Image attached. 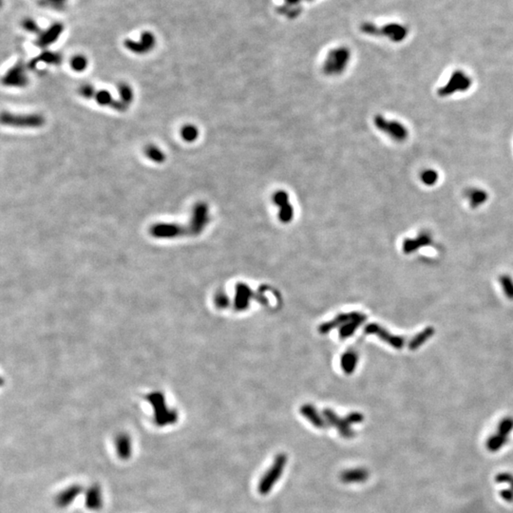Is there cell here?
Returning a JSON list of instances; mask_svg holds the SVG:
<instances>
[{
  "mask_svg": "<svg viewBox=\"0 0 513 513\" xmlns=\"http://www.w3.org/2000/svg\"><path fill=\"white\" fill-rule=\"evenodd\" d=\"M287 464V455L285 453H278L275 457L273 463L269 469L261 478L258 484V492L261 495H267L270 493L274 486L277 484L279 478L281 477L285 467Z\"/></svg>",
  "mask_w": 513,
  "mask_h": 513,
  "instance_id": "1",
  "label": "cell"
},
{
  "mask_svg": "<svg viewBox=\"0 0 513 513\" xmlns=\"http://www.w3.org/2000/svg\"><path fill=\"white\" fill-rule=\"evenodd\" d=\"M351 59V51L346 47H339L328 53L323 63V71L329 76L341 74L347 68Z\"/></svg>",
  "mask_w": 513,
  "mask_h": 513,
  "instance_id": "2",
  "label": "cell"
},
{
  "mask_svg": "<svg viewBox=\"0 0 513 513\" xmlns=\"http://www.w3.org/2000/svg\"><path fill=\"white\" fill-rule=\"evenodd\" d=\"M1 122L3 125L14 128H36L42 127L45 119L40 114H14L3 111Z\"/></svg>",
  "mask_w": 513,
  "mask_h": 513,
  "instance_id": "3",
  "label": "cell"
},
{
  "mask_svg": "<svg viewBox=\"0 0 513 513\" xmlns=\"http://www.w3.org/2000/svg\"><path fill=\"white\" fill-rule=\"evenodd\" d=\"M374 122L378 129L396 142H404L409 136L406 127L400 122L388 120L382 115H377Z\"/></svg>",
  "mask_w": 513,
  "mask_h": 513,
  "instance_id": "4",
  "label": "cell"
},
{
  "mask_svg": "<svg viewBox=\"0 0 513 513\" xmlns=\"http://www.w3.org/2000/svg\"><path fill=\"white\" fill-rule=\"evenodd\" d=\"M472 84L471 79L462 71H455L449 77L447 84L438 90V95L441 97L450 96L455 93L466 92Z\"/></svg>",
  "mask_w": 513,
  "mask_h": 513,
  "instance_id": "5",
  "label": "cell"
},
{
  "mask_svg": "<svg viewBox=\"0 0 513 513\" xmlns=\"http://www.w3.org/2000/svg\"><path fill=\"white\" fill-rule=\"evenodd\" d=\"M209 221V208L206 203H198L193 207L192 216L189 221V234L198 235Z\"/></svg>",
  "mask_w": 513,
  "mask_h": 513,
  "instance_id": "6",
  "label": "cell"
},
{
  "mask_svg": "<svg viewBox=\"0 0 513 513\" xmlns=\"http://www.w3.org/2000/svg\"><path fill=\"white\" fill-rule=\"evenodd\" d=\"M272 201L278 207L279 221L284 223L292 221L294 217V207L290 203L288 193L284 190H278L273 194Z\"/></svg>",
  "mask_w": 513,
  "mask_h": 513,
  "instance_id": "7",
  "label": "cell"
},
{
  "mask_svg": "<svg viewBox=\"0 0 513 513\" xmlns=\"http://www.w3.org/2000/svg\"><path fill=\"white\" fill-rule=\"evenodd\" d=\"M124 44H125V47L128 50H130L131 52H134L137 54H144V53H148L150 50H153V48L156 45V38L152 33L144 32L138 41L132 40V39H127V40H125Z\"/></svg>",
  "mask_w": 513,
  "mask_h": 513,
  "instance_id": "8",
  "label": "cell"
},
{
  "mask_svg": "<svg viewBox=\"0 0 513 513\" xmlns=\"http://www.w3.org/2000/svg\"><path fill=\"white\" fill-rule=\"evenodd\" d=\"M104 506L103 492L100 484L90 486L85 492V506L90 511H99Z\"/></svg>",
  "mask_w": 513,
  "mask_h": 513,
  "instance_id": "9",
  "label": "cell"
},
{
  "mask_svg": "<svg viewBox=\"0 0 513 513\" xmlns=\"http://www.w3.org/2000/svg\"><path fill=\"white\" fill-rule=\"evenodd\" d=\"M150 232L157 238H173L189 233L185 226L176 223H157L151 227Z\"/></svg>",
  "mask_w": 513,
  "mask_h": 513,
  "instance_id": "10",
  "label": "cell"
},
{
  "mask_svg": "<svg viewBox=\"0 0 513 513\" xmlns=\"http://www.w3.org/2000/svg\"><path fill=\"white\" fill-rule=\"evenodd\" d=\"M83 492V488L80 484H71L59 492L55 497V505L59 508H66L78 498Z\"/></svg>",
  "mask_w": 513,
  "mask_h": 513,
  "instance_id": "11",
  "label": "cell"
},
{
  "mask_svg": "<svg viewBox=\"0 0 513 513\" xmlns=\"http://www.w3.org/2000/svg\"><path fill=\"white\" fill-rule=\"evenodd\" d=\"M324 416L326 418V421H327V424H330L332 426L336 428L338 433L340 434L341 436H343L344 438L346 439H351L354 437L355 435V433L354 431L351 429V424H350L348 420L346 418L342 419V418H339L336 414H335L334 412H332L331 410H325L324 412Z\"/></svg>",
  "mask_w": 513,
  "mask_h": 513,
  "instance_id": "12",
  "label": "cell"
},
{
  "mask_svg": "<svg viewBox=\"0 0 513 513\" xmlns=\"http://www.w3.org/2000/svg\"><path fill=\"white\" fill-rule=\"evenodd\" d=\"M63 32V25L60 23H54L46 31L41 32L37 35L36 45L40 48L49 47L51 44L55 43L57 39L60 37Z\"/></svg>",
  "mask_w": 513,
  "mask_h": 513,
  "instance_id": "13",
  "label": "cell"
},
{
  "mask_svg": "<svg viewBox=\"0 0 513 513\" xmlns=\"http://www.w3.org/2000/svg\"><path fill=\"white\" fill-rule=\"evenodd\" d=\"M4 85L10 87H24L28 83V77L24 67L20 64L15 65L3 79Z\"/></svg>",
  "mask_w": 513,
  "mask_h": 513,
  "instance_id": "14",
  "label": "cell"
},
{
  "mask_svg": "<svg viewBox=\"0 0 513 513\" xmlns=\"http://www.w3.org/2000/svg\"><path fill=\"white\" fill-rule=\"evenodd\" d=\"M370 476L369 470L365 468H355L343 470L339 474V479L344 484L363 483Z\"/></svg>",
  "mask_w": 513,
  "mask_h": 513,
  "instance_id": "15",
  "label": "cell"
},
{
  "mask_svg": "<svg viewBox=\"0 0 513 513\" xmlns=\"http://www.w3.org/2000/svg\"><path fill=\"white\" fill-rule=\"evenodd\" d=\"M115 451L122 461H128L132 455V442L129 435L120 434L115 438Z\"/></svg>",
  "mask_w": 513,
  "mask_h": 513,
  "instance_id": "16",
  "label": "cell"
},
{
  "mask_svg": "<svg viewBox=\"0 0 513 513\" xmlns=\"http://www.w3.org/2000/svg\"><path fill=\"white\" fill-rule=\"evenodd\" d=\"M408 35V30L404 26L399 24L392 23L385 25L382 28H379L378 36H384L389 37L393 42H400L406 38Z\"/></svg>",
  "mask_w": 513,
  "mask_h": 513,
  "instance_id": "17",
  "label": "cell"
},
{
  "mask_svg": "<svg viewBox=\"0 0 513 513\" xmlns=\"http://www.w3.org/2000/svg\"><path fill=\"white\" fill-rule=\"evenodd\" d=\"M93 98L96 100V102L101 106H108V107L115 108L118 111H125L128 107L122 101L114 99L111 93L107 91H103V90L96 91Z\"/></svg>",
  "mask_w": 513,
  "mask_h": 513,
  "instance_id": "18",
  "label": "cell"
},
{
  "mask_svg": "<svg viewBox=\"0 0 513 513\" xmlns=\"http://www.w3.org/2000/svg\"><path fill=\"white\" fill-rule=\"evenodd\" d=\"M466 197L469 201L470 207L472 208H476L481 207L487 202L489 198L488 192H486L483 189L480 188H470L466 192Z\"/></svg>",
  "mask_w": 513,
  "mask_h": 513,
  "instance_id": "19",
  "label": "cell"
},
{
  "mask_svg": "<svg viewBox=\"0 0 513 513\" xmlns=\"http://www.w3.org/2000/svg\"><path fill=\"white\" fill-rule=\"evenodd\" d=\"M300 412L303 416H305L307 419L310 421L311 424H313L315 427L323 429L327 426V421L324 420L321 417L313 406H310V405L302 406V408L300 409Z\"/></svg>",
  "mask_w": 513,
  "mask_h": 513,
  "instance_id": "20",
  "label": "cell"
},
{
  "mask_svg": "<svg viewBox=\"0 0 513 513\" xmlns=\"http://www.w3.org/2000/svg\"><path fill=\"white\" fill-rule=\"evenodd\" d=\"M367 333H375V334H378V335H380V337L382 339H384L387 342H389L391 345H392L393 347L395 348H400L402 346V344L404 343V341L400 338V337H394V336H392L391 335H389L387 332H385V330H383L382 328L379 327L378 325H376V324H372V325H369L367 327Z\"/></svg>",
  "mask_w": 513,
  "mask_h": 513,
  "instance_id": "21",
  "label": "cell"
},
{
  "mask_svg": "<svg viewBox=\"0 0 513 513\" xmlns=\"http://www.w3.org/2000/svg\"><path fill=\"white\" fill-rule=\"evenodd\" d=\"M432 242V239L428 233H422L418 238L414 240H407L403 244V248L406 253H412L419 248L422 245H428Z\"/></svg>",
  "mask_w": 513,
  "mask_h": 513,
  "instance_id": "22",
  "label": "cell"
},
{
  "mask_svg": "<svg viewBox=\"0 0 513 513\" xmlns=\"http://www.w3.org/2000/svg\"><path fill=\"white\" fill-rule=\"evenodd\" d=\"M145 153L150 160L155 162V163H163L165 160V155H164V152L159 148H157L156 146H153V145L148 146L145 150Z\"/></svg>",
  "mask_w": 513,
  "mask_h": 513,
  "instance_id": "23",
  "label": "cell"
},
{
  "mask_svg": "<svg viewBox=\"0 0 513 513\" xmlns=\"http://www.w3.org/2000/svg\"><path fill=\"white\" fill-rule=\"evenodd\" d=\"M506 440H507V437L500 435V434L492 435L487 441V448L491 451H497L502 447H504V445L506 443Z\"/></svg>",
  "mask_w": 513,
  "mask_h": 513,
  "instance_id": "24",
  "label": "cell"
},
{
  "mask_svg": "<svg viewBox=\"0 0 513 513\" xmlns=\"http://www.w3.org/2000/svg\"><path fill=\"white\" fill-rule=\"evenodd\" d=\"M181 136L185 142H194L199 136V130L193 125H185L181 129Z\"/></svg>",
  "mask_w": 513,
  "mask_h": 513,
  "instance_id": "25",
  "label": "cell"
},
{
  "mask_svg": "<svg viewBox=\"0 0 513 513\" xmlns=\"http://www.w3.org/2000/svg\"><path fill=\"white\" fill-rule=\"evenodd\" d=\"M438 173L434 169H426L421 173L420 179L422 183L428 186L435 185L438 181Z\"/></svg>",
  "mask_w": 513,
  "mask_h": 513,
  "instance_id": "26",
  "label": "cell"
},
{
  "mask_svg": "<svg viewBox=\"0 0 513 513\" xmlns=\"http://www.w3.org/2000/svg\"><path fill=\"white\" fill-rule=\"evenodd\" d=\"M71 66L72 70L77 72L85 71L88 67V59L84 55H74L71 60Z\"/></svg>",
  "mask_w": 513,
  "mask_h": 513,
  "instance_id": "27",
  "label": "cell"
},
{
  "mask_svg": "<svg viewBox=\"0 0 513 513\" xmlns=\"http://www.w3.org/2000/svg\"><path fill=\"white\" fill-rule=\"evenodd\" d=\"M118 91H119V94L121 96L122 102L128 106V104H130L133 99V92H132L131 88L127 84H121L118 88Z\"/></svg>",
  "mask_w": 513,
  "mask_h": 513,
  "instance_id": "28",
  "label": "cell"
},
{
  "mask_svg": "<svg viewBox=\"0 0 513 513\" xmlns=\"http://www.w3.org/2000/svg\"><path fill=\"white\" fill-rule=\"evenodd\" d=\"M433 330L432 329H427L425 331H423L422 333H420L419 335H416L414 338H413L412 343H410V348L411 349H416L417 347H419L422 343L427 340L428 338L433 335Z\"/></svg>",
  "mask_w": 513,
  "mask_h": 513,
  "instance_id": "29",
  "label": "cell"
},
{
  "mask_svg": "<svg viewBox=\"0 0 513 513\" xmlns=\"http://www.w3.org/2000/svg\"><path fill=\"white\" fill-rule=\"evenodd\" d=\"M61 60H62L61 56L54 52H44L37 58V61H40L46 64H59Z\"/></svg>",
  "mask_w": 513,
  "mask_h": 513,
  "instance_id": "30",
  "label": "cell"
},
{
  "mask_svg": "<svg viewBox=\"0 0 513 513\" xmlns=\"http://www.w3.org/2000/svg\"><path fill=\"white\" fill-rule=\"evenodd\" d=\"M356 357L355 355H352V354L345 355L344 357H343V359H342L341 365L343 366V369L346 370L347 373L353 372L355 366H356Z\"/></svg>",
  "mask_w": 513,
  "mask_h": 513,
  "instance_id": "31",
  "label": "cell"
},
{
  "mask_svg": "<svg viewBox=\"0 0 513 513\" xmlns=\"http://www.w3.org/2000/svg\"><path fill=\"white\" fill-rule=\"evenodd\" d=\"M499 434L507 436L508 434L512 431L513 419L512 418H506L499 424Z\"/></svg>",
  "mask_w": 513,
  "mask_h": 513,
  "instance_id": "32",
  "label": "cell"
},
{
  "mask_svg": "<svg viewBox=\"0 0 513 513\" xmlns=\"http://www.w3.org/2000/svg\"><path fill=\"white\" fill-rule=\"evenodd\" d=\"M22 27L25 28L27 32H28V33H32V34H37V35H38V34L40 33V30L38 28L39 26H38V25H37V23H36L34 19H32V18H26V19H24L23 22H22Z\"/></svg>",
  "mask_w": 513,
  "mask_h": 513,
  "instance_id": "33",
  "label": "cell"
},
{
  "mask_svg": "<svg viewBox=\"0 0 513 513\" xmlns=\"http://www.w3.org/2000/svg\"><path fill=\"white\" fill-rule=\"evenodd\" d=\"M79 93L85 97V98H88V99H92L94 97V94L96 93V90L94 89V87L91 85H84L81 86L79 88Z\"/></svg>",
  "mask_w": 513,
  "mask_h": 513,
  "instance_id": "34",
  "label": "cell"
},
{
  "mask_svg": "<svg viewBox=\"0 0 513 513\" xmlns=\"http://www.w3.org/2000/svg\"><path fill=\"white\" fill-rule=\"evenodd\" d=\"M501 283L503 284L504 290L506 292V296L510 299H513V282L512 280L508 277H502L501 278Z\"/></svg>",
  "mask_w": 513,
  "mask_h": 513,
  "instance_id": "35",
  "label": "cell"
},
{
  "mask_svg": "<svg viewBox=\"0 0 513 513\" xmlns=\"http://www.w3.org/2000/svg\"><path fill=\"white\" fill-rule=\"evenodd\" d=\"M67 2L68 0H44L45 5L56 10H62L67 5Z\"/></svg>",
  "mask_w": 513,
  "mask_h": 513,
  "instance_id": "36",
  "label": "cell"
},
{
  "mask_svg": "<svg viewBox=\"0 0 513 513\" xmlns=\"http://www.w3.org/2000/svg\"><path fill=\"white\" fill-rule=\"evenodd\" d=\"M513 475L510 474V473H507V472H503V473H499L498 475L495 478L496 482L499 483V484H502V483H506V484H509V483L512 481Z\"/></svg>",
  "mask_w": 513,
  "mask_h": 513,
  "instance_id": "37",
  "label": "cell"
},
{
  "mask_svg": "<svg viewBox=\"0 0 513 513\" xmlns=\"http://www.w3.org/2000/svg\"><path fill=\"white\" fill-rule=\"evenodd\" d=\"M346 419L348 420L350 424H356V423H361L363 421L364 417L362 414L360 413H351L349 414Z\"/></svg>",
  "mask_w": 513,
  "mask_h": 513,
  "instance_id": "38",
  "label": "cell"
},
{
  "mask_svg": "<svg viewBox=\"0 0 513 513\" xmlns=\"http://www.w3.org/2000/svg\"><path fill=\"white\" fill-rule=\"evenodd\" d=\"M501 497L504 499L506 502H513V491L512 490H504L501 492Z\"/></svg>",
  "mask_w": 513,
  "mask_h": 513,
  "instance_id": "39",
  "label": "cell"
},
{
  "mask_svg": "<svg viewBox=\"0 0 513 513\" xmlns=\"http://www.w3.org/2000/svg\"><path fill=\"white\" fill-rule=\"evenodd\" d=\"M299 0H286L287 3H289L288 5H296Z\"/></svg>",
  "mask_w": 513,
  "mask_h": 513,
  "instance_id": "40",
  "label": "cell"
},
{
  "mask_svg": "<svg viewBox=\"0 0 513 513\" xmlns=\"http://www.w3.org/2000/svg\"><path fill=\"white\" fill-rule=\"evenodd\" d=\"M509 484H510V490H512V491H513V479H512V481H511V482H510V483H509Z\"/></svg>",
  "mask_w": 513,
  "mask_h": 513,
  "instance_id": "41",
  "label": "cell"
}]
</instances>
